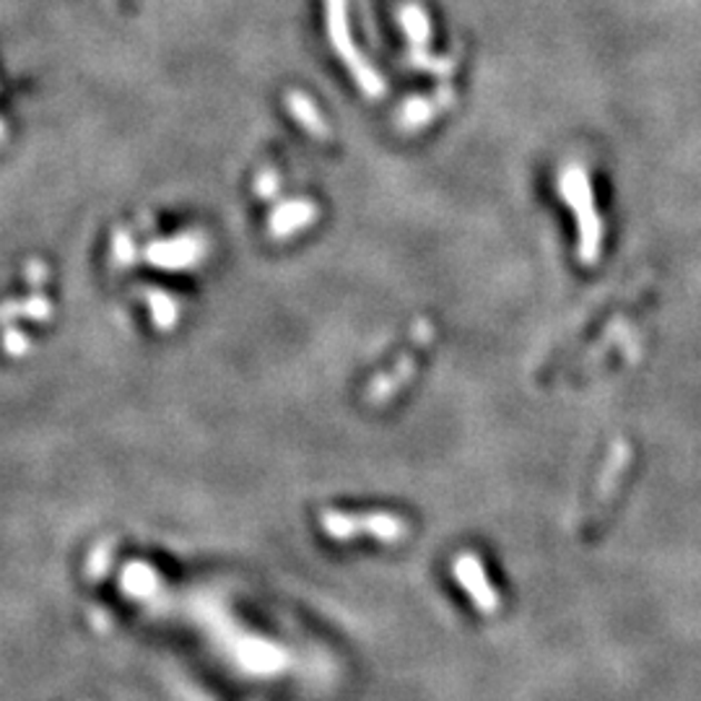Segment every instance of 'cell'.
<instances>
[{"label": "cell", "mask_w": 701, "mask_h": 701, "mask_svg": "<svg viewBox=\"0 0 701 701\" xmlns=\"http://www.w3.org/2000/svg\"><path fill=\"white\" fill-rule=\"evenodd\" d=\"M0 136H3V130H0Z\"/></svg>", "instance_id": "obj_1"}]
</instances>
